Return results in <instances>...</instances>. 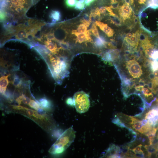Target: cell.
I'll list each match as a JSON object with an SVG mask.
<instances>
[{"mask_svg":"<svg viewBox=\"0 0 158 158\" xmlns=\"http://www.w3.org/2000/svg\"><path fill=\"white\" fill-rule=\"evenodd\" d=\"M1 10L16 20L23 18L32 4L33 0H1Z\"/></svg>","mask_w":158,"mask_h":158,"instance_id":"cell-1","label":"cell"},{"mask_svg":"<svg viewBox=\"0 0 158 158\" xmlns=\"http://www.w3.org/2000/svg\"><path fill=\"white\" fill-rule=\"evenodd\" d=\"M75 133L72 126L66 129L51 146L49 151V153L56 154L64 152L74 141Z\"/></svg>","mask_w":158,"mask_h":158,"instance_id":"cell-2","label":"cell"},{"mask_svg":"<svg viewBox=\"0 0 158 158\" xmlns=\"http://www.w3.org/2000/svg\"><path fill=\"white\" fill-rule=\"evenodd\" d=\"M74 104L77 112L82 114L87 112L90 106L89 95L83 91L78 92L74 95Z\"/></svg>","mask_w":158,"mask_h":158,"instance_id":"cell-3","label":"cell"},{"mask_svg":"<svg viewBox=\"0 0 158 158\" xmlns=\"http://www.w3.org/2000/svg\"><path fill=\"white\" fill-rule=\"evenodd\" d=\"M126 67L130 75L134 78H139L142 75V68L139 63L135 59L127 61Z\"/></svg>","mask_w":158,"mask_h":158,"instance_id":"cell-4","label":"cell"},{"mask_svg":"<svg viewBox=\"0 0 158 158\" xmlns=\"http://www.w3.org/2000/svg\"><path fill=\"white\" fill-rule=\"evenodd\" d=\"M118 13L121 20L124 22L126 19L130 18L132 10L130 5L126 3L120 7Z\"/></svg>","mask_w":158,"mask_h":158,"instance_id":"cell-5","label":"cell"},{"mask_svg":"<svg viewBox=\"0 0 158 158\" xmlns=\"http://www.w3.org/2000/svg\"><path fill=\"white\" fill-rule=\"evenodd\" d=\"M121 150L119 146L111 144L106 150L102 157L109 158H120Z\"/></svg>","mask_w":158,"mask_h":158,"instance_id":"cell-6","label":"cell"},{"mask_svg":"<svg viewBox=\"0 0 158 158\" xmlns=\"http://www.w3.org/2000/svg\"><path fill=\"white\" fill-rule=\"evenodd\" d=\"M72 34L76 36V42L80 43L86 42H91L92 40L89 30L84 33H79L77 32L76 30H73Z\"/></svg>","mask_w":158,"mask_h":158,"instance_id":"cell-7","label":"cell"},{"mask_svg":"<svg viewBox=\"0 0 158 158\" xmlns=\"http://www.w3.org/2000/svg\"><path fill=\"white\" fill-rule=\"evenodd\" d=\"M140 30H137L135 33H133V35L130 39L125 38L124 40L126 43L130 46L133 48L134 50H135L138 47L139 44V35Z\"/></svg>","mask_w":158,"mask_h":158,"instance_id":"cell-8","label":"cell"},{"mask_svg":"<svg viewBox=\"0 0 158 158\" xmlns=\"http://www.w3.org/2000/svg\"><path fill=\"white\" fill-rule=\"evenodd\" d=\"M96 25L104 32L109 37H112L114 34V30L109 27L107 24L104 23L100 21H97L95 23Z\"/></svg>","mask_w":158,"mask_h":158,"instance_id":"cell-9","label":"cell"},{"mask_svg":"<svg viewBox=\"0 0 158 158\" xmlns=\"http://www.w3.org/2000/svg\"><path fill=\"white\" fill-rule=\"evenodd\" d=\"M145 119L152 121L154 124L158 121L157 110L153 109L146 114Z\"/></svg>","mask_w":158,"mask_h":158,"instance_id":"cell-10","label":"cell"},{"mask_svg":"<svg viewBox=\"0 0 158 158\" xmlns=\"http://www.w3.org/2000/svg\"><path fill=\"white\" fill-rule=\"evenodd\" d=\"M10 75L8 74L6 76H2L0 78V93L4 95L5 93L9 83L8 77Z\"/></svg>","mask_w":158,"mask_h":158,"instance_id":"cell-11","label":"cell"},{"mask_svg":"<svg viewBox=\"0 0 158 158\" xmlns=\"http://www.w3.org/2000/svg\"><path fill=\"white\" fill-rule=\"evenodd\" d=\"M38 102L41 107L45 111H49L51 107L52 104L50 101L46 98H41Z\"/></svg>","mask_w":158,"mask_h":158,"instance_id":"cell-12","label":"cell"},{"mask_svg":"<svg viewBox=\"0 0 158 158\" xmlns=\"http://www.w3.org/2000/svg\"><path fill=\"white\" fill-rule=\"evenodd\" d=\"M49 17L51 19L52 23H55L61 20V15L59 11L53 10L51 12Z\"/></svg>","mask_w":158,"mask_h":158,"instance_id":"cell-13","label":"cell"},{"mask_svg":"<svg viewBox=\"0 0 158 158\" xmlns=\"http://www.w3.org/2000/svg\"><path fill=\"white\" fill-rule=\"evenodd\" d=\"M110 16V23L116 26H120L121 25V20L117 15L113 12L109 14Z\"/></svg>","mask_w":158,"mask_h":158,"instance_id":"cell-14","label":"cell"},{"mask_svg":"<svg viewBox=\"0 0 158 158\" xmlns=\"http://www.w3.org/2000/svg\"><path fill=\"white\" fill-rule=\"evenodd\" d=\"M152 88L153 92L154 89L158 86V70L154 71L153 77L152 80Z\"/></svg>","mask_w":158,"mask_h":158,"instance_id":"cell-15","label":"cell"},{"mask_svg":"<svg viewBox=\"0 0 158 158\" xmlns=\"http://www.w3.org/2000/svg\"><path fill=\"white\" fill-rule=\"evenodd\" d=\"M12 83L16 88H20L22 84V80L17 75H14Z\"/></svg>","mask_w":158,"mask_h":158,"instance_id":"cell-16","label":"cell"},{"mask_svg":"<svg viewBox=\"0 0 158 158\" xmlns=\"http://www.w3.org/2000/svg\"><path fill=\"white\" fill-rule=\"evenodd\" d=\"M80 21L85 25L87 27H89L91 23L90 16L87 13H84Z\"/></svg>","mask_w":158,"mask_h":158,"instance_id":"cell-17","label":"cell"},{"mask_svg":"<svg viewBox=\"0 0 158 158\" xmlns=\"http://www.w3.org/2000/svg\"><path fill=\"white\" fill-rule=\"evenodd\" d=\"M153 9L158 8V0H148L147 8Z\"/></svg>","mask_w":158,"mask_h":158,"instance_id":"cell-18","label":"cell"},{"mask_svg":"<svg viewBox=\"0 0 158 158\" xmlns=\"http://www.w3.org/2000/svg\"><path fill=\"white\" fill-rule=\"evenodd\" d=\"M112 121L114 123L121 128L126 127L125 125L122 123L118 117H115Z\"/></svg>","mask_w":158,"mask_h":158,"instance_id":"cell-19","label":"cell"},{"mask_svg":"<svg viewBox=\"0 0 158 158\" xmlns=\"http://www.w3.org/2000/svg\"><path fill=\"white\" fill-rule=\"evenodd\" d=\"M143 126L141 121L139 120L132 125V126L133 129L140 133Z\"/></svg>","mask_w":158,"mask_h":158,"instance_id":"cell-20","label":"cell"},{"mask_svg":"<svg viewBox=\"0 0 158 158\" xmlns=\"http://www.w3.org/2000/svg\"><path fill=\"white\" fill-rule=\"evenodd\" d=\"M28 105L31 108L37 111L41 108L38 101L37 102L33 100H31Z\"/></svg>","mask_w":158,"mask_h":158,"instance_id":"cell-21","label":"cell"},{"mask_svg":"<svg viewBox=\"0 0 158 158\" xmlns=\"http://www.w3.org/2000/svg\"><path fill=\"white\" fill-rule=\"evenodd\" d=\"M78 0H65V3L66 6L69 8L75 7Z\"/></svg>","mask_w":158,"mask_h":158,"instance_id":"cell-22","label":"cell"},{"mask_svg":"<svg viewBox=\"0 0 158 158\" xmlns=\"http://www.w3.org/2000/svg\"><path fill=\"white\" fill-rule=\"evenodd\" d=\"M87 27L84 24H80L78 26L77 32L79 33H85L87 31Z\"/></svg>","mask_w":158,"mask_h":158,"instance_id":"cell-23","label":"cell"},{"mask_svg":"<svg viewBox=\"0 0 158 158\" xmlns=\"http://www.w3.org/2000/svg\"><path fill=\"white\" fill-rule=\"evenodd\" d=\"M90 30L92 33L93 35L96 37H99V35L97 28L95 23L92 24V26L90 28Z\"/></svg>","mask_w":158,"mask_h":158,"instance_id":"cell-24","label":"cell"},{"mask_svg":"<svg viewBox=\"0 0 158 158\" xmlns=\"http://www.w3.org/2000/svg\"><path fill=\"white\" fill-rule=\"evenodd\" d=\"M150 62L152 70L153 72L158 70V61H150Z\"/></svg>","mask_w":158,"mask_h":158,"instance_id":"cell-25","label":"cell"},{"mask_svg":"<svg viewBox=\"0 0 158 158\" xmlns=\"http://www.w3.org/2000/svg\"><path fill=\"white\" fill-rule=\"evenodd\" d=\"M85 5L84 2H81L79 1L76 3L74 8L77 10H82L84 8Z\"/></svg>","mask_w":158,"mask_h":158,"instance_id":"cell-26","label":"cell"},{"mask_svg":"<svg viewBox=\"0 0 158 158\" xmlns=\"http://www.w3.org/2000/svg\"><path fill=\"white\" fill-rule=\"evenodd\" d=\"M142 91L145 97H148L150 96H153L152 92L149 91L148 88H144Z\"/></svg>","mask_w":158,"mask_h":158,"instance_id":"cell-27","label":"cell"},{"mask_svg":"<svg viewBox=\"0 0 158 158\" xmlns=\"http://www.w3.org/2000/svg\"><path fill=\"white\" fill-rule=\"evenodd\" d=\"M107 45L110 48L115 49L116 48L117 43L114 40L111 39L110 42L107 43Z\"/></svg>","mask_w":158,"mask_h":158,"instance_id":"cell-28","label":"cell"},{"mask_svg":"<svg viewBox=\"0 0 158 158\" xmlns=\"http://www.w3.org/2000/svg\"><path fill=\"white\" fill-rule=\"evenodd\" d=\"M111 4V5L110 6L112 8L116 9L118 8V4L115 0H112Z\"/></svg>","mask_w":158,"mask_h":158,"instance_id":"cell-29","label":"cell"},{"mask_svg":"<svg viewBox=\"0 0 158 158\" xmlns=\"http://www.w3.org/2000/svg\"><path fill=\"white\" fill-rule=\"evenodd\" d=\"M31 99L29 97L26 96L25 95L23 99L22 102L23 103L25 104L28 105Z\"/></svg>","mask_w":158,"mask_h":158,"instance_id":"cell-30","label":"cell"},{"mask_svg":"<svg viewBox=\"0 0 158 158\" xmlns=\"http://www.w3.org/2000/svg\"><path fill=\"white\" fill-rule=\"evenodd\" d=\"M25 95L22 94L21 95H20L19 97L16 99V101L19 104H21L22 102L23 99Z\"/></svg>","mask_w":158,"mask_h":158,"instance_id":"cell-31","label":"cell"},{"mask_svg":"<svg viewBox=\"0 0 158 158\" xmlns=\"http://www.w3.org/2000/svg\"><path fill=\"white\" fill-rule=\"evenodd\" d=\"M96 0H85L84 3L86 6H89Z\"/></svg>","mask_w":158,"mask_h":158,"instance_id":"cell-32","label":"cell"},{"mask_svg":"<svg viewBox=\"0 0 158 158\" xmlns=\"http://www.w3.org/2000/svg\"><path fill=\"white\" fill-rule=\"evenodd\" d=\"M99 11L100 13L104 14L107 11L106 7H102L99 8Z\"/></svg>","mask_w":158,"mask_h":158,"instance_id":"cell-33","label":"cell"},{"mask_svg":"<svg viewBox=\"0 0 158 158\" xmlns=\"http://www.w3.org/2000/svg\"><path fill=\"white\" fill-rule=\"evenodd\" d=\"M144 86L142 85H139L135 87V90L138 91H142L143 88H144Z\"/></svg>","mask_w":158,"mask_h":158,"instance_id":"cell-34","label":"cell"},{"mask_svg":"<svg viewBox=\"0 0 158 158\" xmlns=\"http://www.w3.org/2000/svg\"><path fill=\"white\" fill-rule=\"evenodd\" d=\"M66 103L69 105H72L73 104V100L71 98H68L66 101Z\"/></svg>","mask_w":158,"mask_h":158,"instance_id":"cell-35","label":"cell"},{"mask_svg":"<svg viewBox=\"0 0 158 158\" xmlns=\"http://www.w3.org/2000/svg\"><path fill=\"white\" fill-rule=\"evenodd\" d=\"M142 146V145L141 144H140L138 145L135 148V150L138 151H139L141 150V147Z\"/></svg>","mask_w":158,"mask_h":158,"instance_id":"cell-36","label":"cell"},{"mask_svg":"<svg viewBox=\"0 0 158 158\" xmlns=\"http://www.w3.org/2000/svg\"><path fill=\"white\" fill-rule=\"evenodd\" d=\"M133 35V34L130 33H128L126 35V36L125 38L128 39H130Z\"/></svg>","mask_w":158,"mask_h":158,"instance_id":"cell-37","label":"cell"},{"mask_svg":"<svg viewBox=\"0 0 158 158\" xmlns=\"http://www.w3.org/2000/svg\"><path fill=\"white\" fill-rule=\"evenodd\" d=\"M125 1L126 4L128 5L130 4H132L133 2V0H125Z\"/></svg>","mask_w":158,"mask_h":158,"instance_id":"cell-38","label":"cell"},{"mask_svg":"<svg viewBox=\"0 0 158 158\" xmlns=\"http://www.w3.org/2000/svg\"><path fill=\"white\" fill-rule=\"evenodd\" d=\"M141 121L142 125L144 126L147 123L148 120L145 119L142 120Z\"/></svg>","mask_w":158,"mask_h":158,"instance_id":"cell-39","label":"cell"},{"mask_svg":"<svg viewBox=\"0 0 158 158\" xmlns=\"http://www.w3.org/2000/svg\"><path fill=\"white\" fill-rule=\"evenodd\" d=\"M146 0H139V2L140 4H144Z\"/></svg>","mask_w":158,"mask_h":158,"instance_id":"cell-40","label":"cell"},{"mask_svg":"<svg viewBox=\"0 0 158 158\" xmlns=\"http://www.w3.org/2000/svg\"><path fill=\"white\" fill-rule=\"evenodd\" d=\"M157 111H158V109H157Z\"/></svg>","mask_w":158,"mask_h":158,"instance_id":"cell-41","label":"cell"}]
</instances>
